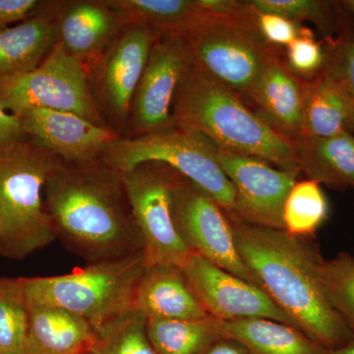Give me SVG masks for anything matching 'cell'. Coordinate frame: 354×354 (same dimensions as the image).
<instances>
[{"label":"cell","instance_id":"obj_29","mask_svg":"<svg viewBox=\"0 0 354 354\" xmlns=\"http://www.w3.org/2000/svg\"><path fill=\"white\" fill-rule=\"evenodd\" d=\"M258 12L276 14L302 25L315 26L324 39L332 38L337 31L341 6L339 2L322 0H248Z\"/></svg>","mask_w":354,"mask_h":354},{"label":"cell","instance_id":"obj_25","mask_svg":"<svg viewBox=\"0 0 354 354\" xmlns=\"http://www.w3.org/2000/svg\"><path fill=\"white\" fill-rule=\"evenodd\" d=\"M148 335L158 354H200L225 337L220 321L211 316L198 320L148 319Z\"/></svg>","mask_w":354,"mask_h":354},{"label":"cell","instance_id":"obj_32","mask_svg":"<svg viewBox=\"0 0 354 354\" xmlns=\"http://www.w3.org/2000/svg\"><path fill=\"white\" fill-rule=\"evenodd\" d=\"M286 68L300 80H309L323 71L326 64V51L323 41L305 27L304 32L286 48Z\"/></svg>","mask_w":354,"mask_h":354},{"label":"cell","instance_id":"obj_5","mask_svg":"<svg viewBox=\"0 0 354 354\" xmlns=\"http://www.w3.org/2000/svg\"><path fill=\"white\" fill-rule=\"evenodd\" d=\"M147 269L144 251L121 259L90 263L64 276L22 278L28 304L50 305L81 317L94 332L135 309Z\"/></svg>","mask_w":354,"mask_h":354},{"label":"cell","instance_id":"obj_9","mask_svg":"<svg viewBox=\"0 0 354 354\" xmlns=\"http://www.w3.org/2000/svg\"><path fill=\"white\" fill-rule=\"evenodd\" d=\"M120 174L147 267H181L192 252L179 236L172 213V193L180 174L164 162H146Z\"/></svg>","mask_w":354,"mask_h":354},{"label":"cell","instance_id":"obj_38","mask_svg":"<svg viewBox=\"0 0 354 354\" xmlns=\"http://www.w3.org/2000/svg\"><path fill=\"white\" fill-rule=\"evenodd\" d=\"M339 4L346 11V13L348 14L354 26V0H344V1L339 2Z\"/></svg>","mask_w":354,"mask_h":354},{"label":"cell","instance_id":"obj_24","mask_svg":"<svg viewBox=\"0 0 354 354\" xmlns=\"http://www.w3.org/2000/svg\"><path fill=\"white\" fill-rule=\"evenodd\" d=\"M123 24L146 26L160 35L184 36L216 17L197 0H108Z\"/></svg>","mask_w":354,"mask_h":354},{"label":"cell","instance_id":"obj_12","mask_svg":"<svg viewBox=\"0 0 354 354\" xmlns=\"http://www.w3.org/2000/svg\"><path fill=\"white\" fill-rule=\"evenodd\" d=\"M160 36L146 26L124 25L93 69L97 100L116 127L129 123L135 93Z\"/></svg>","mask_w":354,"mask_h":354},{"label":"cell","instance_id":"obj_35","mask_svg":"<svg viewBox=\"0 0 354 354\" xmlns=\"http://www.w3.org/2000/svg\"><path fill=\"white\" fill-rule=\"evenodd\" d=\"M27 139L20 118L0 106V152Z\"/></svg>","mask_w":354,"mask_h":354},{"label":"cell","instance_id":"obj_20","mask_svg":"<svg viewBox=\"0 0 354 354\" xmlns=\"http://www.w3.org/2000/svg\"><path fill=\"white\" fill-rule=\"evenodd\" d=\"M26 354H86L94 344L92 326L81 317L50 305L28 304Z\"/></svg>","mask_w":354,"mask_h":354},{"label":"cell","instance_id":"obj_16","mask_svg":"<svg viewBox=\"0 0 354 354\" xmlns=\"http://www.w3.org/2000/svg\"><path fill=\"white\" fill-rule=\"evenodd\" d=\"M123 26L108 0L62 1L57 11V44L90 74Z\"/></svg>","mask_w":354,"mask_h":354},{"label":"cell","instance_id":"obj_18","mask_svg":"<svg viewBox=\"0 0 354 354\" xmlns=\"http://www.w3.org/2000/svg\"><path fill=\"white\" fill-rule=\"evenodd\" d=\"M135 309L148 319L198 320L208 313L191 290L180 267H147L135 297Z\"/></svg>","mask_w":354,"mask_h":354},{"label":"cell","instance_id":"obj_21","mask_svg":"<svg viewBox=\"0 0 354 354\" xmlns=\"http://www.w3.org/2000/svg\"><path fill=\"white\" fill-rule=\"evenodd\" d=\"M300 171L307 178L335 190L354 191V134L342 132L329 138L304 137L292 144Z\"/></svg>","mask_w":354,"mask_h":354},{"label":"cell","instance_id":"obj_15","mask_svg":"<svg viewBox=\"0 0 354 354\" xmlns=\"http://www.w3.org/2000/svg\"><path fill=\"white\" fill-rule=\"evenodd\" d=\"M17 116L30 142L68 164L99 158L109 144L122 137L113 127L68 111L31 109Z\"/></svg>","mask_w":354,"mask_h":354},{"label":"cell","instance_id":"obj_27","mask_svg":"<svg viewBox=\"0 0 354 354\" xmlns=\"http://www.w3.org/2000/svg\"><path fill=\"white\" fill-rule=\"evenodd\" d=\"M90 354H158L148 335V318L134 309L95 332Z\"/></svg>","mask_w":354,"mask_h":354},{"label":"cell","instance_id":"obj_11","mask_svg":"<svg viewBox=\"0 0 354 354\" xmlns=\"http://www.w3.org/2000/svg\"><path fill=\"white\" fill-rule=\"evenodd\" d=\"M180 268L203 308L216 320L263 318L297 328L264 290L199 254L191 253Z\"/></svg>","mask_w":354,"mask_h":354},{"label":"cell","instance_id":"obj_14","mask_svg":"<svg viewBox=\"0 0 354 354\" xmlns=\"http://www.w3.org/2000/svg\"><path fill=\"white\" fill-rule=\"evenodd\" d=\"M190 62L183 36L162 35L156 41L133 99L129 123L134 135L130 137L171 127L176 90Z\"/></svg>","mask_w":354,"mask_h":354},{"label":"cell","instance_id":"obj_2","mask_svg":"<svg viewBox=\"0 0 354 354\" xmlns=\"http://www.w3.org/2000/svg\"><path fill=\"white\" fill-rule=\"evenodd\" d=\"M227 215L242 261L297 329L329 351L351 342L353 333L321 288L319 271L324 258L314 239H300Z\"/></svg>","mask_w":354,"mask_h":354},{"label":"cell","instance_id":"obj_33","mask_svg":"<svg viewBox=\"0 0 354 354\" xmlns=\"http://www.w3.org/2000/svg\"><path fill=\"white\" fill-rule=\"evenodd\" d=\"M256 26L260 38L264 43L279 50L288 48L302 34L305 28L304 25L297 24L276 14L258 11H256Z\"/></svg>","mask_w":354,"mask_h":354},{"label":"cell","instance_id":"obj_10","mask_svg":"<svg viewBox=\"0 0 354 354\" xmlns=\"http://www.w3.org/2000/svg\"><path fill=\"white\" fill-rule=\"evenodd\" d=\"M172 213L177 232L191 252L260 288L237 251L227 212L181 174L172 193Z\"/></svg>","mask_w":354,"mask_h":354},{"label":"cell","instance_id":"obj_26","mask_svg":"<svg viewBox=\"0 0 354 354\" xmlns=\"http://www.w3.org/2000/svg\"><path fill=\"white\" fill-rule=\"evenodd\" d=\"M328 216L329 203L321 184L309 178L297 181L283 206V230L300 239H314Z\"/></svg>","mask_w":354,"mask_h":354},{"label":"cell","instance_id":"obj_34","mask_svg":"<svg viewBox=\"0 0 354 354\" xmlns=\"http://www.w3.org/2000/svg\"><path fill=\"white\" fill-rule=\"evenodd\" d=\"M57 3L44 0H0V27L30 19L50 10Z\"/></svg>","mask_w":354,"mask_h":354},{"label":"cell","instance_id":"obj_37","mask_svg":"<svg viewBox=\"0 0 354 354\" xmlns=\"http://www.w3.org/2000/svg\"><path fill=\"white\" fill-rule=\"evenodd\" d=\"M329 354H354V337L351 342L341 348L329 351Z\"/></svg>","mask_w":354,"mask_h":354},{"label":"cell","instance_id":"obj_6","mask_svg":"<svg viewBox=\"0 0 354 354\" xmlns=\"http://www.w3.org/2000/svg\"><path fill=\"white\" fill-rule=\"evenodd\" d=\"M216 155L218 148L211 140L174 122L150 134L121 137L109 144L100 158L120 174L143 162H164L208 193L227 213H232L234 187Z\"/></svg>","mask_w":354,"mask_h":354},{"label":"cell","instance_id":"obj_22","mask_svg":"<svg viewBox=\"0 0 354 354\" xmlns=\"http://www.w3.org/2000/svg\"><path fill=\"white\" fill-rule=\"evenodd\" d=\"M305 137L329 138L342 132H354L351 104L337 81L325 70L302 80Z\"/></svg>","mask_w":354,"mask_h":354},{"label":"cell","instance_id":"obj_19","mask_svg":"<svg viewBox=\"0 0 354 354\" xmlns=\"http://www.w3.org/2000/svg\"><path fill=\"white\" fill-rule=\"evenodd\" d=\"M60 2L19 24L0 27V78L27 73L43 64L57 43Z\"/></svg>","mask_w":354,"mask_h":354},{"label":"cell","instance_id":"obj_8","mask_svg":"<svg viewBox=\"0 0 354 354\" xmlns=\"http://www.w3.org/2000/svg\"><path fill=\"white\" fill-rule=\"evenodd\" d=\"M0 106L14 115L31 109L68 111L109 127L91 88L90 74L58 44L38 68L0 78Z\"/></svg>","mask_w":354,"mask_h":354},{"label":"cell","instance_id":"obj_4","mask_svg":"<svg viewBox=\"0 0 354 354\" xmlns=\"http://www.w3.org/2000/svg\"><path fill=\"white\" fill-rule=\"evenodd\" d=\"M62 160L29 140L0 152V256L21 260L57 239L44 189Z\"/></svg>","mask_w":354,"mask_h":354},{"label":"cell","instance_id":"obj_3","mask_svg":"<svg viewBox=\"0 0 354 354\" xmlns=\"http://www.w3.org/2000/svg\"><path fill=\"white\" fill-rule=\"evenodd\" d=\"M172 120L201 133L220 150L301 174L292 144L261 120L239 95L192 62L177 88Z\"/></svg>","mask_w":354,"mask_h":354},{"label":"cell","instance_id":"obj_17","mask_svg":"<svg viewBox=\"0 0 354 354\" xmlns=\"http://www.w3.org/2000/svg\"><path fill=\"white\" fill-rule=\"evenodd\" d=\"M248 106L291 144L304 138L302 80L288 71L281 57L266 67Z\"/></svg>","mask_w":354,"mask_h":354},{"label":"cell","instance_id":"obj_39","mask_svg":"<svg viewBox=\"0 0 354 354\" xmlns=\"http://www.w3.org/2000/svg\"><path fill=\"white\" fill-rule=\"evenodd\" d=\"M86 354H90V353H86Z\"/></svg>","mask_w":354,"mask_h":354},{"label":"cell","instance_id":"obj_28","mask_svg":"<svg viewBox=\"0 0 354 354\" xmlns=\"http://www.w3.org/2000/svg\"><path fill=\"white\" fill-rule=\"evenodd\" d=\"M29 306L22 278L0 279V354H26Z\"/></svg>","mask_w":354,"mask_h":354},{"label":"cell","instance_id":"obj_36","mask_svg":"<svg viewBox=\"0 0 354 354\" xmlns=\"http://www.w3.org/2000/svg\"><path fill=\"white\" fill-rule=\"evenodd\" d=\"M200 354H249L248 351L241 342L232 337H223L214 342L211 346Z\"/></svg>","mask_w":354,"mask_h":354},{"label":"cell","instance_id":"obj_23","mask_svg":"<svg viewBox=\"0 0 354 354\" xmlns=\"http://www.w3.org/2000/svg\"><path fill=\"white\" fill-rule=\"evenodd\" d=\"M223 335L245 346L249 354H329L302 330L263 318L220 321Z\"/></svg>","mask_w":354,"mask_h":354},{"label":"cell","instance_id":"obj_30","mask_svg":"<svg viewBox=\"0 0 354 354\" xmlns=\"http://www.w3.org/2000/svg\"><path fill=\"white\" fill-rule=\"evenodd\" d=\"M319 279L326 299L354 335V256L339 252L324 259Z\"/></svg>","mask_w":354,"mask_h":354},{"label":"cell","instance_id":"obj_1","mask_svg":"<svg viewBox=\"0 0 354 354\" xmlns=\"http://www.w3.org/2000/svg\"><path fill=\"white\" fill-rule=\"evenodd\" d=\"M44 201L57 239L88 264L143 251L121 174L101 158L60 162Z\"/></svg>","mask_w":354,"mask_h":354},{"label":"cell","instance_id":"obj_13","mask_svg":"<svg viewBox=\"0 0 354 354\" xmlns=\"http://www.w3.org/2000/svg\"><path fill=\"white\" fill-rule=\"evenodd\" d=\"M218 164L234 185L232 215L274 230H283V206L299 172L283 171L258 158L218 149Z\"/></svg>","mask_w":354,"mask_h":354},{"label":"cell","instance_id":"obj_7","mask_svg":"<svg viewBox=\"0 0 354 354\" xmlns=\"http://www.w3.org/2000/svg\"><path fill=\"white\" fill-rule=\"evenodd\" d=\"M183 37L191 62L247 106L266 67L281 53L260 38L255 10L244 19L215 18Z\"/></svg>","mask_w":354,"mask_h":354},{"label":"cell","instance_id":"obj_31","mask_svg":"<svg viewBox=\"0 0 354 354\" xmlns=\"http://www.w3.org/2000/svg\"><path fill=\"white\" fill-rule=\"evenodd\" d=\"M339 6L337 31L332 38L323 39L326 51L324 70L339 84L354 115V26L348 14L341 4Z\"/></svg>","mask_w":354,"mask_h":354}]
</instances>
